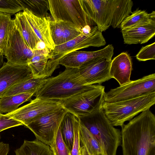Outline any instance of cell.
<instances>
[{
  "mask_svg": "<svg viewBox=\"0 0 155 155\" xmlns=\"http://www.w3.org/2000/svg\"><path fill=\"white\" fill-rule=\"evenodd\" d=\"M35 93L28 92L0 98V113L6 114L15 110L20 105L31 100Z\"/></svg>",
  "mask_w": 155,
  "mask_h": 155,
  "instance_id": "cell-22",
  "label": "cell"
},
{
  "mask_svg": "<svg viewBox=\"0 0 155 155\" xmlns=\"http://www.w3.org/2000/svg\"><path fill=\"white\" fill-rule=\"evenodd\" d=\"M121 31L124 44H144L155 35V21L121 30Z\"/></svg>",
  "mask_w": 155,
  "mask_h": 155,
  "instance_id": "cell-17",
  "label": "cell"
},
{
  "mask_svg": "<svg viewBox=\"0 0 155 155\" xmlns=\"http://www.w3.org/2000/svg\"><path fill=\"white\" fill-rule=\"evenodd\" d=\"M155 92V74L145 76L105 92L104 101L112 103L134 98Z\"/></svg>",
  "mask_w": 155,
  "mask_h": 155,
  "instance_id": "cell-9",
  "label": "cell"
},
{
  "mask_svg": "<svg viewBox=\"0 0 155 155\" xmlns=\"http://www.w3.org/2000/svg\"><path fill=\"white\" fill-rule=\"evenodd\" d=\"M80 155H81V154H80Z\"/></svg>",
  "mask_w": 155,
  "mask_h": 155,
  "instance_id": "cell-41",
  "label": "cell"
},
{
  "mask_svg": "<svg viewBox=\"0 0 155 155\" xmlns=\"http://www.w3.org/2000/svg\"><path fill=\"white\" fill-rule=\"evenodd\" d=\"M139 61L155 59V43L143 47L136 55Z\"/></svg>",
  "mask_w": 155,
  "mask_h": 155,
  "instance_id": "cell-33",
  "label": "cell"
},
{
  "mask_svg": "<svg viewBox=\"0 0 155 155\" xmlns=\"http://www.w3.org/2000/svg\"><path fill=\"white\" fill-rule=\"evenodd\" d=\"M80 153L81 155H91L88 153L85 147L83 146L80 147Z\"/></svg>",
  "mask_w": 155,
  "mask_h": 155,
  "instance_id": "cell-37",
  "label": "cell"
},
{
  "mask_svg": "<svg viewBox=\"0 0 155 155\" xmlns=\"http://www.w3.org/2000/svg\"><path fill=\"white\" fill-rule=\"evenodd\" d=\"M15 152V155H53L49 146L36 139L25 140Z\"/></svg>",
  "mask_w": 155,
  "mask_h": 155,
  "instance_id": "cell-21",
  "label": "cell"
},
{
  "mask_svg": "<svg viewBox=\"0 0 155 155\" xmlns=\"http://www.w3.org/2000/svg\"><path fill=\"white\" fill-rule=\"evenodd\" d=\"M24 9L19 0H0V12L12 15Z\"/></svg>",
  "mask_w": 155,
  "mask_h": 155,
  "instance_id": "cell-31",
  "label": "cell"
},
{
  "mask_svg": "<svg viewBox=\"0 0 155 155\" xmlns=\"http://www.w3.org/2000/svg\"><path fill=\"white\" fill-rule=\"evenodd\" d=\"M105 93L104 86L93 84L68 99L59 101L69 112L82 118L102 109Z\"/></svg>",
  "mask_w": 155,
  "mask_h": 155,
  "instance_id": "cell-6",
  "label": "cell"
},
{
  "mask_svg": "<svg viewBox=\"0 0 155 155\" xmlns=\"http://www.w3.org/2000/svg\"><path fill=\"white\" fill-rule=\"evenodd\" d=\"M61 22L63 29L62 44L75 38L83 32V30L77 28L68 22Z\"/></svg>",
  "mask_w": 155,
  "mask_h": 155,
  "instance_id": "cell-32",
  "label": "cell"
},
{
  "mask_svg": "<svg viewBox=\"0 0 155 155\" xmlns=\"http://www.w3.org/2000/svg\"><path fill=\"white\" fill-rule=\"evenodd\" d=\"M9 150L8 144L0 142V155H7Z\"/></svg>",
  "mask_w": 155,
  "mask_h": 155,
  "instance_id": "cell-36",
  "label": "cell"
},
{
  "mask_svg": "<svg viewBox=\"0 0 155 155\" xmlns=\"http://www.w3.org/2000/svg\"><path fill=\"white\" fill-rule=\"evenodd\" d=\"M92 85L88 84L78 68H66L57 76L47 78L34 94L36 97L57 100L68 99Z\"/></svg>",
  "mask_w": 155,
  "mask_h": 155,
  "instance_id": "cell-3",
  "label": "cell"
},
{
  "mask_svg": "<svg viewBox=\"0 0 155 155\" xmlns=\"http://www.w3.org/2000/svg\"><path fill=\"white\" fill-rule=\"evenodd\" d=\"M2 59L1 58V57H0V68L2 67Z\"/></svg>",
  "mask_w": 155,
  "mask_h": 155,
  "instance_id": "cell-38",
  "label": "cell"
},
{
  "mask_svg": "<svg viewBox=\"0 0 155 155\" xmlns=\"http://www.w3.org/2000/svg\"><path fill=\"white\" fill-rule=\"evenodd\" d=\"M74 115L68 112L64 116L61 125L63 139L71 151L74 139Z\"/></svg>",
  "mask_w": 155,
  "mask_h": 155,
  "instance_id": "cell-27",
  "label": "cell"
},
{
  "mask_svg": "<svg viewBox=\"0 0 155 155\" xmlns=\"http://www.w3.org/2000/svg\"><path fill=\"white\" fill-rule=\"evenodd\" d=\"M22 12L38 38L49 49L53 50L55 46L51 37L48 18L36 16L26 8Z\"/></svg>",
  "mask_w": 155,
  "mask_h": 155,
  "instance_id": "cell-18",
  "label": "cell"
},
{
  "mask_svg": "<svg viewBox=\"0 0 155 155\" xmlns=\"http://www.w3.org/2000/svg\"><path fill=\"white\" fill-rule=\"evenodd\" d=\"M114 53V48L111 44L96 51H77L64 56L59 60V64L66 68H79L87 62L97 58H103L111 61Z\"/></svg>",
  "mask_w": 155,
  "mask_h": 155,
  "instance_id": "cell-14",
  "label": "cell"
},
{
  "mask_svg": "<svg viewBox=\"0 0 155 155\" xmlns=\"http://www.w3.org/2000/svg\"><path fill=\"white\" fill-rule=\"evenodd\" d=\"M53 155H71V151L64 142L62 135L61 125L49 145Z\"/></svg>",
  "mask_w": 155,
  "mask_h": 155,
  "instance_id": "cell-29",
  "label": "cell"
},
{
  "mask_svg": "<svg viewBox=\"0 0 155 155\" xmlns=\"http://www.w3.org/2000/svg\"><path fill=\"white\" fill-rule=\"evenodd\" d=\"M155 21V12L148 13L144 10L137 9L126 18L120 27L121 30L146 24Z\"/></svg>",
  "mask_w": 155,
  "mask_h": 155,
  "instance_id": "cell-24",
  "label": "cell"
},
{
  "mask_svg": "<svg viewBox=\"0 0 155 155\" xmlns=\"http://www.w3.org/2000/svg\"></svg>",
  "mask_w": 155,
  "mask_h": 155,
  "instance_id": "cell-42",
  "label": "cell"
},
{
  "mask_svg": "<svg viewBox=\"0 0 155 155\" xmlns=\"http://www.w3.org/2000/svg\"><path fill=\"white\" fill-rule=\"evenodd\" d=\"M155 104V92L117 102H104L102 109L114 126L122 127L140 113L150 109Z\"/></svg>",
  "mask_w": 155,
  "mask_h": 155,
  "instance_id": "cell-5",
  "label": "cell"
},
{
  "mask_svg": "<svg viewBox=\"0 0 155 155\" xmlns=\"http://www.w3.org/2000/svg\"><path fill=\"white\" fill-rule=\"evenodd\" d=\"M46 79L37 78L32 76L11 87L2 97L28 92H36L38 88L45 81Z\"/></svg>",
  "mask_w": 155,
  "mask_h": 155,
  "instance_id": "cell-23",
  "label": "cell"
},
{
  "mask_svg": "<svg viewBox=\"0 0 155 155\" xmlns=\"http://www.w3.org/2000/svg\"><path fill=\"white\" fill-rule=\"evenodd\" d=\"M121 128L123 155H155V116L150 109Z\"/></svg>",
  "mask_w": 155,
  "mask_h": 155,
  "instance_id": "cell-1",
  "label": "cell"
},
{
  "mask_svg": "<svg viewBox=\"0 0 155 155\" xmlns=\"http://www.w3.org/2000/svg\"><path fill=\"white\" fill-rule=\"evenodd\" d=\"M84 125L97 141L105 155H116L121 142V131L116 128L102 109L83 118Z\"/></svg>",
  "mask_w": 155,
  "mask_h": 155,
  "instance_id": "cell-4",
  "label": "cell"
},
{
  "mask_svg": "<svg viewBox=\"0 0 155 155\" xmlns=\"http://www.w3.org/2000/svg\"><path fill=\"white\" fill-rule=\"evenodd\" d=\"M63 107L59 100L35 97L29 103L5 115L20 122L25 126L38 117Z\"/></svg>",
  "mask_w": 155,
  "mask_h": 155,
  "instance_id": "cell-11",
  "label": "cell"
},
{
  "mask_svg": "<svg viewBox=\"0 0 155 155\" xmlns=\"http://www.w3.org/2000/svg\"><path fill=\"white\" fill-rule=\"evenodd\" d=\"M23 124L20 122L6 116L5 114L0 117V132L12 127Z\"/></svg>",
  "mask_w": 155,
  "mask_h": 155,
  "instance_id": "cell-35",
  "label": "cell"
},
{
  "mask_svg": "<svg viewBox=\"0 0 155 155\" xmlns=\"http://www.w3.org/2000/svg\"><path fill=\"white\" fill-rule=\"evenodd\" d=\"M48 0H19L25 9L26 8L34 15L44 18L49 10Z\"/></svg>",
  "mask_w": 155,
  "mask_h": 155,
  "instance_id": "cell-28",
  "label": "cell"
},
{
  "mask_svg": "<svg viewBox=\"0 0 155 155\" xmlns=\"http://www.w3.org/2000/svg\"><path fill=\"white\" fill-rule=\"evenodd\" d=\"M13 20L15 26L27 45L32 50H38L41 41L36 35L22 12L15 14Z\"/></svg>",
  "mask_w": 155,
  "mask_h": 155,
  "instance_id": "cell-19",
  "label": "cell"
},
{
  "mask_svg": "<svg viewBox=\"0 0 155 155\" xmlns=\"http://www.w3.org/2000/svg\"><path fill=\"white\" fill-rule=\"evenodd\" d=\"M87 15L102 32L111 26L120 27L132 12L131 0H80Z\"/></svg>",
  "mask_w": 155,
  "mask_h": 155,
  "instance_id": "cell-2",
  "label": "cell"
},
{
  "mask_svg": "<svg viewBox=\"0 0 155 155\" xmlns=\"http://www.w3.org/2000/svg\"><path fill=\"white\" fill-rule=\"evenodd\" d=\"M92 155H105L104 153H97L95 154H93Z\"/></svg>",
  "mask_w": 155,
  "mask_h": 155,
  "instance_id": "cell-39",
  "label": "cell"
},
{
  "mask_svg": "<svg viewBox=\"0 0 155 155\" xmlns=\"http://www.w3.org/2000/svg\"><path fill=\"white\" fill-rule=\"evenodd\" d=\"M48 19L51 37L55 46L62 44L63 29L61 21Z\"/></svg>",
  "mask_w": 155,
  "mask_h": 155,
  "instance_id": "cell-30",
  "label": "cell"
},
{
  "mask_svg": "<svg viewBox=\"0 0 155 155\" xmlns=\"http://www.w3.org/2000/svg\"><path fill=\"white\" fill-rule=\"evenodd\" d=\"M79 135L80 143L85 147L88 153L92 155L103 153L99 143L84 125L81 119L80 123Z\"/></svg>",
  "mask_w": 155,
  "mask_h": 155,
  "instance_id": "cell-26",
  "label": "cell"
},
{
  "mask_svg": "<svg viewBox=\"0 0 155 155\" xmlns=\"http://www.w3.org/2000/svg\"><path fill=\"white\" fill-rule=\"evenodd\" d=\"M83 31L82 34L75 38L55 46L54 49L50 52L49 62L58 68L60 59L70 53L90 47H99L106 44L102 32L96 25L93 27L90 31Z\"/></svg>",
  "mask_w": 155,
  "mask_h": 155,
  "instance_id": "cell-8",
  "label": "cell"
},
{
  "mask_svg": "<svg viewBox=\"0 0 155 155\" xmlns=\"http://www.w3.org/2000/svg\"><path fill=\"white\" fill-rule=\"evenodd\" d=\"M132 70V62L130 55L123 52L111 60L109 70L111 78H114L120 86L130 82Z\"/></svg>",
  "mask_w": 155,
  "mask_h": 155,
  "instance_id": "cell-16",
  "label": "cell"
},
{
  "mask_svg": "<svg viewBox=\"0 0 155 155\" xmlns=\"http://www.w3.org/2000/svg\"><path fill=\"white\" fill-rule=\"evenodd\" d=\"M74 139L71 155H80L79 130L81 118L74 115Z\"/></svg>",
  "mask_w": 155,
  "mask_h": 155,
  "instance_id": "cell-34",
  "label": "cell"
},
{
  "mask_svg": "<svg viewBox=\"0 0 155 155\" xmlns=\"http://www.w3.org/2000/svg\"><path fill=\"white\" fill-rule=\"evenodd\" d=\"M32 76L28 64L4 62L0 68V98L14 85Z\"/></svg>",
  "mask_w": 155,
  "mask_h": 155,
  "instance_id": "cell-13",
  "label": "cell"
},
{
  "mask_svg": "<svg viewBox=\"0 0 155 155\" xmlns=\"http://www.w3.org/2000/svg\"><path fill=\"white\" fill-rule=\"evenodd\" d=\"M49 10L53 20L68 22L82 30L95 23L83 9L80 0H48Z\"/></svg>",
  "mask_w": 155,
  "mask_h": 155,
  "instance_id": "cell-7",
  "label": "cell"
},
{
  "mask_svg": "<svg viewBox=\"0 0 155 155\" xmlns=\"http://www.w3.org/2000/svg\"><path fill=\"white\" fill-rule=\"evenodd\" d=\"M49 54L33 56L28 61V65L33 76L37 78H47L56 69L49 62Z\"/></svg>",
  "mask_w": 155,
  "mask_h": 155,
  "instance_id": "cell-20",
  "label": "cell"
},
{
  "mask_svg": "<svg viewBox=\"0 0 155 155\" xmlns=\"http://www.w3.org/2000/svg\"><path fill=\"white\" fill-rule=\"evenodd\" d=\"M111 61L103 58L92 60L78 68L79 73L89 85L101 84L111 79L109 70Z\"/></svg>",
  "mask_w": 155,
  "mask_h": 155,
  "instance_id": "cell-15",
  "label": "cell"
},
{
  "mask_svg": "<svg viewBox=\"0 0 155 155\" xmlns=\"http://www.w3.org/2000/svg\"><path fill=\"white\" fill-rule=\"evenodd\" d=\"M68 112L64 107L58 109L38 117L25 126L33 133L37 140L49 146Z\"/></svg>",
  "mask_w": 155,
  "mask_h": 155,
  "instance_id": "cell-10",
  "label": "cell"
},
{
  "mask_svg": "<svg viewBox=\"0 0 155 155\" xmlns=\"http://www.w3.org/2000/svg\"><path fill=\"white\" fill-rule=\"evenodd\" d=\"M4 114H1V113H0V117L3 116V115Z\"/></svg>",
  "mask_w": 155,
  "mask_h": 155,
  "instance_id": "cell-40",
  "label": "cell"
},
{
  "mask_svg": "<svg viewBox=\"0 0 155 155\" xmlns=\"http://www.w3.org/2000/svg\"><path fill=\"white\" fill-rule=\"evenodd\" d=\"M11 16L0 12V57L5 55L9 38L15 26Z\"/></svg>",
  "mask_w": 155,
  "mask_h": 155,
  "instance_id": "cell-25",
  "label": "cell"
},
{
  "mask_svg": "<svg viewBox=\"0 0 155 155\" xmlns=\"http://www.w3.org/2000/svg\"><path fill=\"white\" fill-rule=\"evenodd\" d=\"M51 51L47 47L41 50L31 49L26 44L15 25L11 33L5 55L7 61L9 63L25 64H28V61L33 56L40 54H48Z\"/></svg>",
  "mask_w": 155,
  "mask_h": 155,
  "instance_id": "cell-12",
  "label": "cell"
}]
</instances>
